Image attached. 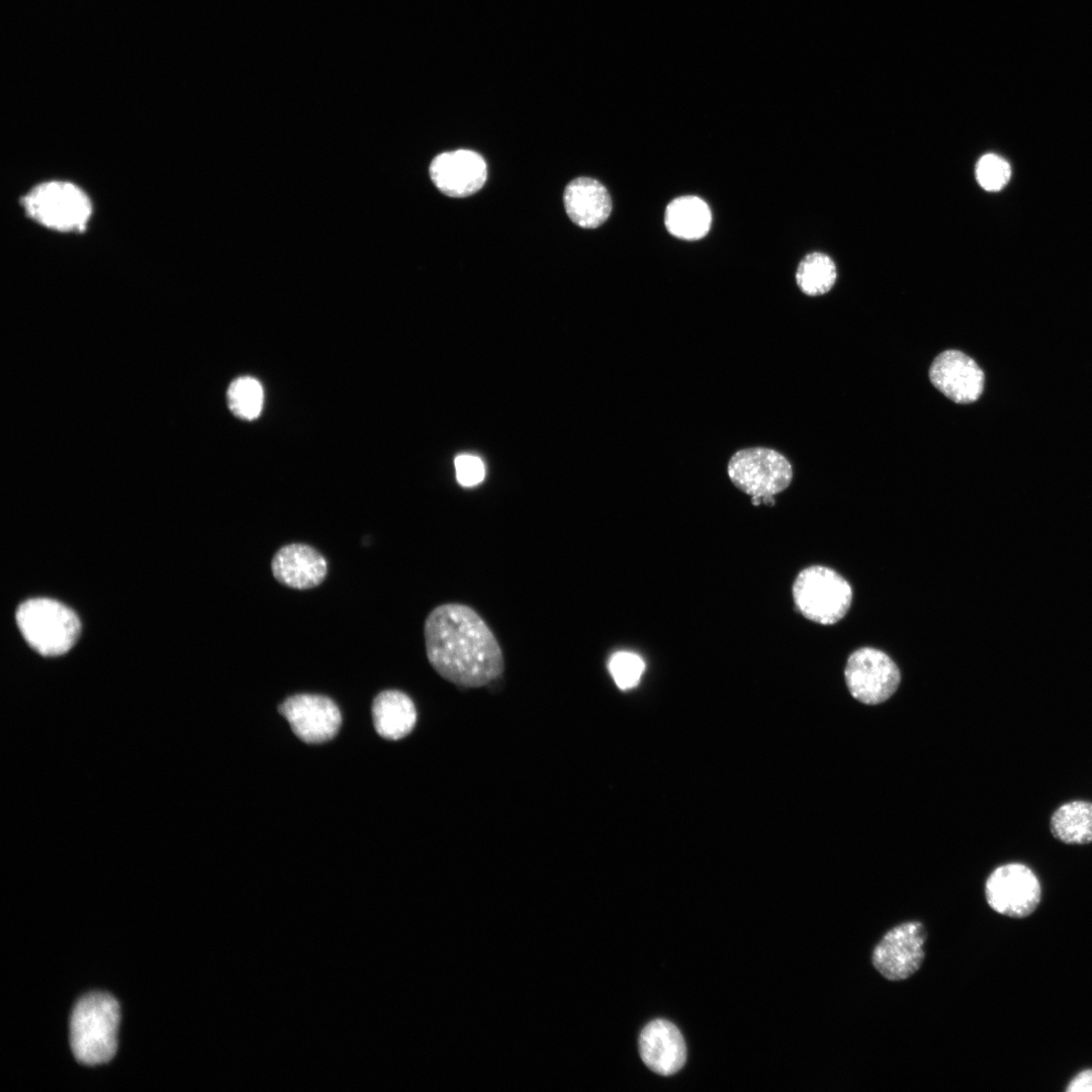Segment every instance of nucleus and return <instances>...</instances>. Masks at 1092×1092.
I'll return each mask as SVG.
<instances>
[{
    "instance_id": "nucleus-1",
    "label": "nucleus",
    "mask_w": 1092,
    "mask_h": 1092,
    "mask_svg": "<svg viewBox=\"0 0 1092 1092\" xmlns=\"http://www.w3.org/2000/svg\"><path fill=\"white\" fill-rule=\"evenodd\" d=\"M429 662L445 679L463 687H482L504 670V657L493 633L470 607L445 604L427 617L424 628Z\"/></svg>"
},
{
    "instance_id": "nucleus-2",
    "label": "nucleus",
    "mask_w": 1092,
    "mask_h": 1092,
    "mask_svg": "<svg viewBox=\"0 0 1092 1092\" xmlns=\"http://www.w3.org/2000/svg\"><path fill=\"white\" fill-rule=\"evenodd\" d=\"M119 1017V1005L108 994L91 993L77 1002L70 1021V1042L80 1063L93 1066L113 1058Z\"/></svg>"
},
{
    "instance_id": "nucleus-3",
    "label": "nucleus",
    "mask_w": 1092,
    "mask_h": 1092,
    "mask_svg": "<svg viewBox=\"0 0 1092 1092\" xmlns=\"http://www.w3.org/2000/svg\"><path fill=\"white\" fill-rule=\"evenodd\" d=\"M795 606L809 621L821 625L839 622L852 603L850 583L836 570L812 565L799 572L792 588Z\"/></svg>"
},
{
    "instance_id": "nucleus-4",
    "label": "nucleus",
    "mask_w": 1092,
    "mask_h": 1092,
    "mask_svg": "<svg viewBox=\"0 0 1092 1092\" xmlns=\"http://www.w3.org/2000/svg\"><path fill=\"white\" fill-rule=\"evenodd\" d=\"M16 621L30 647L46 656L67 652L80 632L76 614L51 599L25 601L17 609Z\"/></svg>"
},
{
    "instance_id": "nucleus-5",
    "label": "nucleus",
    "mask_w": 1092,
    "mask_h": 1092,
    "mask_svg": "<svg viewBox=\"0 0 1092 1092\" xmlns=\"http://www.w3.org/2000/svg\"><path fill=\"white\" fill-rule=\"evenodd\" d=\"M21 203L30 218L58 232H82L92 212L87 194L66 181L40 183Z\"/></svg>"
},
{
    "instance_id": "nucleus-6",
    "label": "nucleus",
    "mask_w": 1092,
    "mask_h": 1092,
    "mask_svg": "<svg viewBox=\"0 0 1092 1092\" xmlns=\"http://www.w3.org/2000/svg\"><path fill=\"white\" fill-rule=\"evenodd\" d=\"M731 482L751 497L774 496L785 490L793 478L789 460L777 450L750 447L738 450L728 461Z\"/></svg>"
},
{
    "instance_id": "nucleus-7",
    "label": "nucleus",
    "mask_w": 1092,
    "mask_h": 1092,
    "mask_svg": "<svg viewBox=\"0 0 1092 1092\" xmlns=\"http://www.w3.org/2000/svg\"><path fill=\"white\" fill-rule=\"evenodd\" d=\"M844 678L855 700L877 705L887 701L897 691L901 673L886 652L874 647H861L847 657Z\"/></svg>"
},
{
    "instance_id": "nucleus-8",
    "label": "nucleus",
    "mask_w": 1092,
    "mask_h": 1092,
    "mask_svg": "<svg viewBox=\"0 0 1092 1092\" xmlns=\"http://www.w3.org/2000/svg\"><path fill=\"white\" fill-rule=\"evenodd\" d=\"M989 906L999 914L1024 918L1039 905L1041 887L1036 875L1025 864L1010 862L996 868L985 884Z\"/></svg>"
},
{
    "instance_id": "nucleus-9",
    "label": "nucleus",
    "mask_w": 1092,
    "mask_h": 1092,
    "mask_svg": "<svg viewBox=\"0 0 1092 1092\" xmlns=\"http://www.w3.org/2000/svg\"><path fill=\"white\" fill-rule=\"evenodd\" d=\"M926 930L919 921H909L890 929L876 945L872 962L887 980L903 981L921 967Z\"/></svg>"
},
{
    "instance_id": "nucleus-10",
    "label": "nucleus",
    "mask_w": 1092,
    "mask_h": 1092,
    "mask_svg": "<svg viewBox=\"0 0 1092 1092\" xmlns=\"http://www.w3.org/2000/svg\"><path fill=\"white\" fill-rule=\"evenodd\" d=\"M278 710L288 721L293 733L306 743H321L332 739L342 722L338 706L323 695H293L287 698Z\"/></svg>"
},
{
    "instance_id": "nucleus-11",
    "label": "nucleus",
    "mask_w": 1092,
    "mask_h": 1092,
    "mask_svg": "<svg viewBox=\"0 0 1092 1092\" xmlns=\"http://www.w3.org/2000/svg\"><path fill=\"white\" fill-rule=\"evenodd\" d=\"M929 378L935 388L957 403L976 401L985 384L984 372L977 362L959 350H945L936 356Z\"/></svg>"
},
{
    "instance_id": "nucleus-12",
    "label": "nucleus",
    "mask_w": 1092,
    "mask_h": 1092,
    "mask_svg": "<svg viewBox=\"0 0 1092 1092\" xmlns=\"http://www.w3.org/2000/svg\"><path fill=\"white\" fill-rule=\"evenodd\" d=\"M430 176L442 193L460 198L474 194L483 186L487 167L478 153L456 150L436 156L430 165Z\"/></svg>"
},
{
    "instance_id": "nucleus-13",
    "label": "nucleus",
    "mask_w": 1092,
    "mask_h": 1092,
    "mask_svg": "<svg viewBox=\"0 0 1092 1092\" xmlns=\"http://www.w3.org/2000/svg\"><path fill=\"white\" fill-rule=\"evenodd\" d=\"M639 1052L647 1068L662 1076L678 1072L687 1060L686 1042L680 1031L664 1019L653 1020L642 1029Z\"/></svg>"
},
{
    "instance_id": "nucleus-14",
    "label": "nucleus",
    "mask_w": 1092,
    "mask_h": 1092,
    "mask_svg": "<svg viewBox=\"0 0 1092 1092\" xmlns=\"http://www.w3.org/2000/svg\"><path fill=\"white\" fill-rule=\"evenodd\" d=\"M274 577L284 585L297 589L320 584L328 572V562L315 548L304 543L280 547L271 561Z\"/></svg>"
},
{
    "instance_id": "nucleus-15",
    "label": "nucleus",
    "mask_w": 1092,
    "mask_h": 1092,
    "mask_svg": "<svg viewBox=\"0 0 1092 1092\" xmlns=\"http://www.w3.org/2000/svg\"><path fill=\"white\" fill-rule=\"evenodd\" d=\"M563 202L569 218L583 229L600 226L612 211V199L606 187L588 177L570 181L565 187Z\"/></svg>"
},
{
    "instance_id": "nucleus-16",
    "label": "nucleus",
    "mask_w": 1092,
    "mask_h": 1092,
    "mask_svg": "<svg viewBox=\"0 0 1092 1092\" xmlns=\"http://www.w3.org/2000/svg\"><path fill=\"white\" fill-rule=\"evenodd\" d=\"M372 719L376 732L388 740H398L412 732L417 710L412 699L401 691L380 692L372 703Z\"/></svg>"
},
{
    "instance_id": "nucleus-17",
    "label": "nucleus",
    "mask_w": 1092,
    "mask_h": 1092,
    "mask_svg": "<svg viewBox=\"0 0 1092 1092\" xmlns=\"http://www.w3.org/2000/svg\"><path fill=\"white\" fill-rule=\"evenodd\" d=\"M667 231L674 237L694 241L707 235L712 222L708 204L693 195L680 196L669 202L664 213Z\"/></svg>"
},
{
    "instance_id": "nucleus-18",
    "label": "nucleus",
    "mask_w": 1092,
    "mask_h": 1092,
    "mask_svg": "<svg viewBox=\"0 0 1092 1092\" xmlns=\"http://www.w3.org/2000/svg\"><path fill=\"white\" fill-rule=\"evenodd\" d=\"M1051 831L1067 844L1092 842V803L1071 801L1061 805L1051 817Z\"/></svg>"
},
{
    "instance_id": "nucleus-19",
    "label": "nucleus",
    "mask_w": 1092,
    "mask_h": 1092,
    "mask_svg": "<svg viewBox=\"0 0 1092 1092\" xmlns=\"http://www.w3.org/2000/svg\"><path fill=\"white\" fill-rule=\"evenodd\" d=\"M837 276L833 260L826 254L814 252L800 262L796 272V282L802 292L809 296H818L829 291Z\"/></svg>"
},
{
    "instance_id": "nucleus-20",
    "label": "nucleus",
    "mask_w": 1092,
    "mask_h": 1092,
    "mask_svg": "<svg viewBox=\"0 0 1092 1092\" xmlns=\"http://www.w3.org/2000/svg\"><path fill=\"white\" fill-rule=\"evenodd\" d=\"M228 403L234 415L243 420L259 417L264 403V391L261 383L254 377L242 376L235 379L228 389Z\"/></svg>"
},
{
    "instance_id": "nucleus-21",
    "label": "nucleus",
    "mask_w": 1092,
    "mask_h": 1092,
    "mask_svg": "<svg viewBox=\"0 0 1092 1092\" xmlns=\"http://www.w3.org/2000/svg\"><path fill=\"white\" fill-rule=\"evenodd\" d=\"M609 671L621 690L636 687L645 669L643 659L630 651H618L614 653L608 663Z\"/></svg>"
},
{
    "instance_id": "nucleus-22",
    "label": "nucleus",
    "mask_w": 1092,
    "mask_h": 1092,
    "mask_svg": "<svg viewBox=\"0 0 1092 1092\" xmlns=\"http://www.w3.org/2000/svg\"><path fill=\"white\" fill-rule=\"evenodd\" d=\"M1010 175L1008 162L995 154L982 156L976 166V178L980 186L987 191L1001 190L1009 181Z\"/></svg>"
},
{
    "instance_id": "nucleus-23",
    "label": "nucleus",
    "mask_w": 1092,
    "mask_h": 1092,
    "mask_svg": "<svg viewBox=\"0 0 1092 1092\" xmlns=\"http://www.w3.org/2000/svg\"><path fill=\"white\" fill-rule=\"evenodd\" d=\"M457 481L463 486H473L480 483L485 475V467L482 460L471 454H461L454 461Z\"/></svg>"
},
{
    "instance_id": "nucleus-24",
    "label": "nucleus",
    "mask_w": 1092,
    "mask_h": 1092,
    "mask_svg": "<svg viewBox=\"0 0 1092 1092\" xmlns=\"http://www.w3.org/2000/svg\"><path fill=\"white\" fill-rule=\"evenodd\" d=\"M1068 1092H1092V1069L1078 1073L1068 1084Z\"/></svg>"
}]
</instances>
